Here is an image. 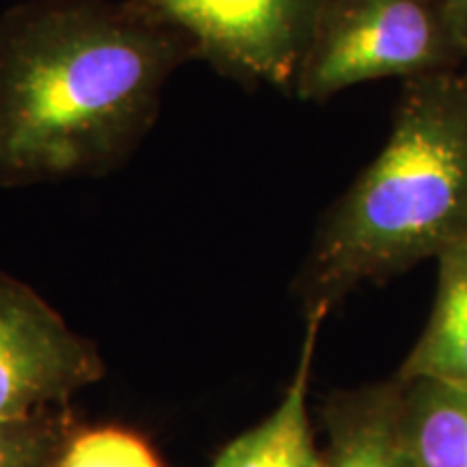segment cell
I'll use <instances>...</instances> for the list:
<instances>
[{
    "instance_id": "obj_10",
    "label": "cell",
    "mask_w": 467,
    "mask_h": 467,
    "mask_svg": "<svg viewBox=\"0 0 467 467\" xmlns=\"http://www.w3.org/2000/svg\"><path fill=\"white\" fill-rule=\"evenodd\" d=\"M52 467H162V463L141 435L119 426H102L67 437Z\"/></svg>"
},
{
    "instance_id": "obj_6",
    "label": "cell",
    "mask_w": 467,
    "mask_h": 467,
    "mask_svg": "<svg viewBox=\"0 0 467 467\" xmlns=\"http://www.w3.org/2000/svg\"><path fill=\"white\" fill-rule=\"evenodd\" d=\"M331 303L312 301L301 361L282 405L265 422L234 440L213 467H320L307 418V385L320 320Z\"/></svg>"
},
{
    "instance_id": "obj_7",
    "label": "cell",
    "mask_w": 467,
    "mask_h": 467,
    "mask_svg": "<svg viewBox=\"0 0 467 467\" xmlns=\"http://www.w3.org/2000/svg\"><path fill=\"white\" fill-rule=\"evenodd\" d=\"M437 260L440 282L433 314L405 361L402 379L467 389V238Z\"/></svg>"
},
{
    "instance_id": "obj_11",
    "label": "cell",
    "mask_w": 467,
    "mask_h": 467,
    "mask_svg": "<svg viewBox=\"0 0 467 467\" xmlns=\"http://www.w3.org/2000/svg\"><path fill=\"white\" fill-rule=\"evenodd\" d=\"M66 440L63 424L48 413L0 424V467H52Z\"/></svg>"
},
{
    "instance_id": "obj_2",
    "label": "cell",
    "mask_w": 467,
    "mask_h": 467,
    "mask_svg": "<svg viewBox=\"0 0 467 467\" xmlns=\"http://www.w3.org/2000/svg\"><path fill=\"white\" fill-rule=\"evenodd\" d=\"M467 238V72L407 80L392 132L320 227L317 299L437 258Z\"/></svg>"
},
{
    "instance_id": "obj_12",
    "label": "cell",
    "mask_w": 467,
    "mask_h": 467,
    "mask_svg": "<svg viewBox=\"0 0 467 467\" xmlns=\"http://www.w3.org/2000/svg\"><path fill=\"white\" fill-rule=\"evenodd\" d=\"M441 9L465 66L467 63V0H441Z\"/></svg>"
},
{
    "instance_id": "obj_5",
    "label": "cell",
    "mask_w": 467,
    "mask_h": 467,
    "mask_svg": "<svg viewBox=\"0 0 467 467\" xmlns=\"http://www.w3.org/2000/svg\"><path fill=\"white\" fill-rule=\"evenodd\" d=\"M100 377L96 348L33 288L0 273V424L44 416Z\"/></svg>"
},
{
    "instance_id": "obj_4",
    "label": "cell",
    "mask_w": 467,
    "mask_h": 467,
    "mask_svg": "<svg viewBox=\"0 0 467 467\" xmlns=\"http://www.w3.org/2000/svg\"><path fill=\"white\" fill-rule=\"evenodd\" d=\"M219 74L292 93L327 0H134Z\"/></svg>"
},
{
    "instance_id": "obj_9",
    "label": "cell",
    "mask_w": 467,
    "mask_h": 467,
    "mask_svg": "<svg viewBox=\"0 0 467 467\" xmlns=\"http://www.w3.org/2000/svg\"><path fill=\"white\" fill-rule=\"evenodd\" d=\"M320 467H418L402 426V402L381 396L344 420Z\"/></svg>"
},
{
    "instance_id": "obj_8",
    "label": "cell",
    "mask_w": 467,
    "mask_h": 467,
    "mask_svg": "<svg viewBox=\"0 0 467 467\" xmlns=\"http://www.w3.org/2000/svg\"><path fill=\"white\" fill-rule=\"evenodd\" d=\"M402 402V426L418 467H467V389L435 381Z\"/></svg>"
},
{
    "instance_id": "obj_3",
    "label": "cell",
    "mask_w": 467,
    "mask_h": 467,
    "mask_svg": "<svg viewBox=\"0 0 467 467\" xmlns=\"http://www.w3.org/2000/svg\"><path fill=\"white\" fill-rule=\"evenodd\" d=\"M463 66L441 0H327L292 96L325 102L377 78H422Z\"/></svg>"
},
{
    "instance_id": "obj_1",
    "label": "cell",
    "mask_w": 467,
    "mask_h": 467,
    "mask_svg": "<svg viewBox=\"0 0 467 467\" xmlns=\"http://www.w3.org/2000/svg\"><path fill=\"white\" fill-rule=\"evenodd\" d=\"M195 58L134 0H25L0 14V186L104 175L130 159Z\"/></svg>"
},
{
    "instance_id": "obj_13",
    "label": "cell",
    "mask_w": 467,
    "mask_h": 467,
    "mask_svg": "<svg viewBox=\"0 0 467 467\" xmlns=\"http://www.w3.org/2000/svg\"><path fill=\"white\" fill-rule=\"evenodd\" d=\"M461 389H463V388H461Z\"/></svg>"
}]
</instances>
